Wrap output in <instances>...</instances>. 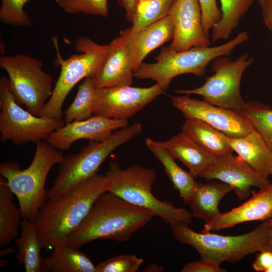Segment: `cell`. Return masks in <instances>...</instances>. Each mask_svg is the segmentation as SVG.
I'll list each match as a JSON object with an SVG mask.
<instances>
[{
    "label": "cell",
    "mask_w": 272,
    "mask_h": 272,
    "mask_svg": "<svg viewBox=\"0 0 272 272\" xmlns=\"http://www.w3.org/2000/svg\"><path fill=\"white\" fill-rule=\"evenodd\" d=\"M272 215V182L267 186L252 191V196L240 206L221 213L212 221L206 222L204 231H218L231 228L244 222L265 221Z\"/></svg>",
    "instance_id": "cell-18"
},
{
    "label": "cell",
    "mask_w": 272,
    "mask_h": 272,
    "mask_svg": "<svg viewBox=\"0 0 272 272\" xmlns=\"http://www.w3.org/2000/svg\"><path fill=\"white\" fill-rule=\"evenodd\" d=\"M20 228V237L15 239L18 262L24 265L26 272H44L40 253L43 248L37 236L36 221L23 218Z\"/></svg>",
    "instance_id": "cell-25"
},
{
    "label": "cell",
    "mask_w": 272,
    "mask_h": 272,
    "mask_svg": "<svg viewBox=\"0 0 272 272\" xmlns=\"http://www.w3.org/2000/svg\"><path fill=\"white\" fill-rule=\"evenodd\" d=\"M148 148L163 166L173 187L178 190L184 203L187 204L197 182L189 171L182 169L175 159L159 143L150 138L145 139Z\"/></svg>",
    "instance_id": "cell-23"
},
{
    "label": "cell",
    "mask_w": 272,
    "mask_h": 272,
    "mask_svg": "<svg viewBox=\"0 0 272 272\" xmlns=\"http://www.w3.org/2000/svg\"><path fill=\"white\" fill-rule=\"evenodd\" d=\"M163 92L157 84L144 88L127 85L96 88L93 115L127 120Z\"/></svg>",
    "instance_id": "cell-12"
},
{
    "label": "cell",
    "mask_w": 272,
    "mask_h": 272,
    "mask_svg": "<svg viewBox=\"0 0 272 272\" xmlns=\"http://www.w3.org/2000/svg\"><path fill=\"white\" fill-rule=\"evenodd\" d=\"M105 176L107 191L150 211L165 222L191 224L193 217L190 212L177 208L170 201L160 200L154 195L153 186L156 179L155 169L140 165L122 169L117 163L111 162Z\"/></svg>",
    "instance_id": "cell-5"
},
{
    "label": "cell",
    "mask_w": 272,
    "mask_h": 272,
    "mask_svg": "<svg viewBox=\"0 0 272 272\" xmlns=\"http://www.w3.org/2000/svg\"><path fill=\"white\" fill-rule=\"evenodd\" d=\"M75 48L80 53L63 59L56 47V63L60 66V73L41 116L62 119V107L67 95L79 82L92 77L98 71L105 57L107 44L100 45L82 36L77 39Z\"/></svg>",
    "instance_id": "cell-8"
},
{
    "label": "cell",
    "mask_w": 272,
    "mask_h": 272,
    "mask_svg": "<svg viewBox=\"0 0 272 272\" xmlns=\"http://www.w3.org/2000/svg\"><path fill=\"white\" fill-rule=\"evenodd\" d=\"M259 4H261L264 0H257Z\"/></svg>",
    "instance_id": "cell-44"
},
{
    "label": "cell",
    "mask_w": 272,
    "mask_h": 272,
    "mask_svg": "<svg viewBox=\"0 0 272 272\" xmlns=\"http://www.w3.org/2000/svg\"><path fill=\"white\" fill-rule=\"evenodd\" d=\"M267 221L268 225V235L265 249L268 250L272 252V215Z\"/></svg>",
    "instance_id": "cell-40"
},
{
    "label": "cell",
    "mask_w": 272,
    "mask_h": 272,
    "mask_svg": "<svg viewBox=\"0 0 272 272\" xmlns=\"http://www.w3.org/2000/svg\"><path fill=\"white\" fill-rule=\"evenodd\" d=\"M64 244L43 258L44 272H96V265L83 252Z\"/></svg>",
    "instance_id": "cell-26"
},
{
    "label": "cell",
    "mask_w": 272,
    "mask_h": 272,
    "mask_svg": "<svg viewBox=\"0 0 272 272\" xmlns=\"http://www.w3.org/2000/svg\"><path fill=\"white\" fill-rule=\"evenodd\" d=\"M154 216L150 211L105 191L97 198L85 220L65 244L79 249L100 239L124 242Z\"/></svg>",
    "instance_id": "cell-2"
},
{
    "label": "cell",
    "mask_w": 272,
    "mask_h": 272,
    "mask_svg": "<svg viewBox=\"0 0 272 272\" xmlns=\"http://www.w3.org/2000/svg\"><path fill=\"white\" fill-rule=\"evenodd\" d=\"M250 121L272 152V108L255 100L247 102L240 111Z\"/></svg>",
    "instance_id": "cell-31"
},
{
    "label": "cell",
    "mask_w": 272,
    "mask_h": 272,
    "mask_svg": "<svg viewBox=\"0 0 272 272\" xmlns=\"http://www.w3.org/2000/svg\"><path fill=\"white\" fill-rule=\"evenodd\" d=\"M248 39V33L243 31L228 42L214 47H194L183 51L164 47L154 58L155 62L141 63L133 77L152 79L164 91L176 76L184 74L203 76L210 62L219 56H230L237 46Z\"/></svg>",
    "instance_id": "cell-6"
},
{
    "label": "cell",
    "mask_w": 272,
    "mask_h": 272,
    "mask_svg": "<svg viewBox=\"0 0 272 272\" xmlns=\"http://www.w3.org/2000/svg\"><path fill=\"white\" fill-rule=\"evenodd\" d=\"M143 1V0H134L135 3L139 2L140 1Z\"/></svg>",
    "instance_id": "cell-45"
},
{
    "label": "cell",
    "mask_w": 272,
    "mask_h": 272,
    "mask_svg": "<svg viewBox=\"0 0 272 272\" xmlns=\"http://www.w3.org/2000/svg\"><path fill=\"white\" fill-rule=\"evenodd\" d=\"M202 15V25L205 31H209L219 23L222 18L221 10L218 8L216 0H199Z\"/></svg>",
    "instance_id": "cell-35"
},
{
    "label": "cell",
    "mask_w": 272,
    "mask_h": 272,
    "mask_svg": "<svg viewBox=\"0 0 272 272\" xmlns=\"http://www.w3.org/2000/svg\"><path fill=\"white\" fill-rule=\"evenodd\" d=\"M66 13L71 14H85L107 17L108 0H55Z\"/></svg>",
    "instance_id": "cell-33"
},
{
    "label": "cell",
    "mask_w": 272,
    "mask_h": 272,
    "mask_svg": "<svg viewBox=\"0 0 272 272\" xmlns=\"http://www.w3.org/2000/svg\"><path fill=\"white\" fill-rule=\"evenodd\" d=\"M260 5L264 22L272 33V0H264Z\"/></svg>",
    "instance_id": "cell-38"
},
{
    "label": "cell",
    "mask_w": 272,
    "mask_h": 272,
    "mask_svg": "<svg viewBox=\"0 0 272 272\" xmlns=\"http://www.w3.org/2000/svg\"><path fill=\"white\" fill-rule=\"evenodd\" d=\"M16 252V250L12 247H7L4 249H3L0 252V256H3L5 255L12 254Z\"/></svg>",
    "instance_id": "cell-42"
},
{
    "label": "cell",
    "mask_w": 272,
    "mask_h": 272,
    "mask_svg": "<svg viewBox=\"0 0 272 272\" xmlns=\"http://www.w3.org/2000/svg\"><path fill=\"white\" fill-rule=\"evenodd\" d=\"M134 71L133 57L127 39L120 34L107 44L104 59L91 78L96 88L129 86Z\"/></svg>",
    "instance_id": "cell-17"
},
{
    "label": "cell",
    "mask_w": 272,
    "mask_h": 272,
    "mask_svg": "<svg viewBox=\"0 0 272 272\" xmlns=\"http://www.w3.org/2000/svg\"><path fill=\"white\" fill-rule=\"evenodd\" d=\"M199 177L218 179L229 185L240 199L249 196L251 187L261 189L270 183L268 178L259 175L241 157L233 154L217 157L214 163Z\"/></svg>",
    "instance_id": "cell-15"
},
{
    "label": "cell",
    "mask_w": 272,
    "mask_h": 272,
    "mask_svg": "<svg viewBox=\"0 0 272 272\" xmlns=\"http://www.w3.org/2000/svg\"><path fill=\"white\" fill-rule=\"evenodd\" d=\"M227 140L240 157L262 177L268 178L272 173V152L260 134L253 129L240 137Z\"/></svg>",
    "instance_id": "cell-21"
},
{
    "label": "cell",
    "mask_w": 272,
    "mask_h": 272,
    "mask_svg": "<svg viewBox=\"0 0 272 272\" xmlns=\"http://www.w3.org/2000/svg\"><path fill=\"white\" fill-rule=\"evenodd\" d=\"M168 15L174 26V34L169 48L183 51L194 47L210 45L209 34L204 30L199 0H175Z\"/></svg>",
    "instance_id": "cell-14"
},
{
    "label": "cell",
    "mask_w": 272,
    "mask_h": 272,
    "mask_svg": "<svg viewBox=\"0 0 272 272\" xmlns=\"http://www.w3.org/2000/svg\"><path fill=\"white\" fill-rule=\"evenodd\" d=\"M0 140H9L14 145L47 140L55 130L63 126L62 119H55L33 114L23 109L16 102L10 88L9 79H0Z\"/></svg>",
    "instance_id": "cell-10"
},
{
    "label": "cell",
    "mask_w": 272,
    "mask_h": 272,
    "mask_svg": "<svg viewBox=\"0 0 272 272\" xmlns=\"http://www.w3.org/2000/svg\"><path fill=\"white\" fill-rule=\"evenodd\" d=\"M175 0H143L135 3L132 26L126 29L132 33L167 16Z\"/></svg>",
    "instance_id": "cell-29"
},
{
    "label": "cell",
    "mask_w": 272,
    "mask_h": 272,
    "mask_svg": "<svg viewBox=\"0 0 272 272\" xmlns=\"http://www.w3.org/2000/svg\"><path fill=\"white\" fill-rule=\"evenodd\" d=\"M142 131L140 123L114 131L102 142L90 141L75 154L63 156L57 175L47 192V199L57 196L96 175L108 156Z\"/></svg>",
    "instance_id": "cell-7"
},
{
    "label": "cell",
    "mask_w": 272,
    "mask_h": 272,
    "mask_svg": "<svg viewBox=\"0 0 272 272\" xmlns=\"http://www.w3.org/2000/svg\"><path fill=\"white\" fill-rule=\"evenodd\" d=\"M128 124L127 120L93 115L85 120L65 123L53 131L46 141L57 150H67L74 142L81 139L103 141Z\"/></svg>",
    "instance_id": "cell-16"
},
{
    "label": "cell",
    "mask_w": 272,
    "mask_h": 272,
    "mask_svg": "<svg viewBox=\"0 0 272 272\" xmlns=\"http://www.w3.org/2000/svg\"><path fill=\"white\" fill-rule=\"evenodd\" d=\"M172 104L185 119L200 120L231 138L245 135L254 129L249 120L239 111L222 108L189 95L171 97Z\"/></svg>",
    "instance_id": "cell-13"
},
{
    "label": "cell",
    "mask_w": 272,
    "mask_h": 272,
    "mask_svg": "<svg viewBox=\"0 0 272 272\" xmlns=\"http://www.w3.org/2000/svg\"><path fill=\"white\" fill-rule=\"evenodd\" d=\"M255 0H220L222 18L212 30L213 42L227 39Z\"/></svg>",
    "instance_id": "cell-28"
},
{
    "label": "cell",
    "mask_w": 272,
    "mask_h": 272,
    "mask_svg": "<svg viewBox=\"0 0 272 272\" xmlns=\"http://www.w3.org/2000/svg\"><path fill=\"white\" fill-rule=\"evenodd\" d=\"M0 67L8 75L9 88L16 102L41 116L53 90V79L44 71L43 62L23 53L3 55Z\"/></svg>",
    "instance_id": "cell-9"
},
{
    "label": "cell",
    "mask_w": 272,
    "mask_h": 272,
    "mask_svg": "<svg viewBox=\"0 0 272 272\" xmlns=\"http://www.w3.org/2000/svg\"><path fill=\"white\" fill-rule=\"evenodd\" d=\"M118 1L125 11L126 19L131 23L135 5L134 0H118Z\"/></svg>",
    "instance_id": "cell-39"
},
{
    "label": "cell",
    "mask_w": 272,
    "mask_h": 272,
    "mask_svg": "<svg viewBox=\"0 0 272 272\" xmlns=\"http://www.w3.org/2000/svg\"><path fill=\"white\" fill-rule=\"evenodd\" d=\"M159 143L175 159L180 160L185 165L195 178L200 177L217 158L204 150L182 131L170 139Z\"/></svg>",
    "instance_id": "cell-20"
},
{
    "label": "cell",
    "mask_w": 272,
    "mask_h": 272,
    "mask_svg": "<svg viewBox=\"0 0 272 272\" xmlns=\"http://www.w3.org/2000/svg\"><path fill=\"white\" fill-rule=\"evenodd\" d=\"M267 272H272V266L268 268V269L267 270Z\"/></svg>",
    "instance_id": "cell-43"
},
{
    "label": "cell",
    "mask_w": 272,
    "mask_h": 272,
    "mask_svg": "<svg viewBox=\"0 0 272 272\" xmlns=\"http://www.w3.org/2000/svg\"><path fill=\"white\" fill-rule=\"evenodd\" d=\"M233 188L225 183L197 182L187 203L193 217L210 222L221 213L219 203Z\"/></svg>",
    "instance_id": "cell-22"
},
{
    "label": "cell",
    "mask_w": 272,
    "mask_h": 272,
    "mask_svg": "<svg viewBox=\"0 0 272 272\" xmlns=\"http://www.w3.org/2000/svg\"><path fill=\"white\" fill-rule=\"evenodd\" d=\"M170 225L175 238L193 247L200 260L220 264L225 261L238 262L249 254L264 249L268 239L267 220L252 231L237 236H223L204 231L197 233L189 224L181 222Z\"/></svg>",
    "instance_id": "cell-4"
},
{
    "label": "cell",
    "mask_w": 272,
    "mask_h": 272,
    "mask_svg": "<svg viewBox=\"0 0 272 272\" xmlns=\"http://www.w3.org/2000/svg\"><path fill=\"white\" fill-rule=\"evenodd\" d=\"M272 266V252L264 249L258 252L252 263V267L257 271L267 272Z\"/></svg>",
    "instance_id": "cell-37"
},
{
    "label": "cell",
    "mask_w": 272,
    "mask_h": 272,
    "mask_svg": "<svg viewBox=\"0 0 272 272\" xmlns=\"http://www.w3.org/2000/svg\"><path fill=\"white\" fill-rule=\"evenodd\" d=\"M96 89L91 77L84 79L74 101L64 112L65 123L85 120L93 115Z\"/></svg>",
    "instance_id": "cell-30"
},
{
    "label": "cell",
    "mask_w": 272,
    "mask_h": 272,
    "mask_svg": "<svg viewBox=\"0 0 272 272\" xmlns=\"http://www.w3.org/2000/svg\"><path fill=\"white\" fill-rule=\"evenodd\" d=\"M63 158L61 151L44 140L36 144L34 158L26 169H22L14 161L1 163L0 174L17 197L22 218L36 220L38 211L47 199L45 185L47 175Z\"/></svg>",
    "instance_id": "cell-3"
},
{
    "label": "cell",
    "mask_w": 272,
    "mask_h": 272,
    "mask_svg": "<svg viewBox=\"0 0 272 272\" xmlns=\"http://www.w3.org/2000/svg\"><path fill=\"white\" fill-rule=\"evenodd\" d=\"M144 260L133 254L111 257L96 265V272H136Z\"/></svg>",
    "instance_id": "cell-34"
},
{
    "label": "cell",
    "mask_w": 272,
    "mask_h": 272,
    "mask_svg": "<svg viewBox=\"0 0 272 272\" xmlns=\"http://www.w3.org/2000/svg\"><path fill=\"white\" fill-rule=\"evenodd\" d=\"M228 57L219 56L212 61V70L215 73L206 77L201 86L192 89L177 90L175 93L200 95L208 103L240 112L246 103L240 93L242 77L254 58L247 53L241 54L234 61Z\"/></svg>",
    "instance_id": "cell-11"
},
{
    "label": "cell",
    "mask_w": 272,
    "mask_h": 272,
    "mask_svg": "<svg viewBox=\"0 0 272 272\" xmlns=\"http://www.w3.org/2000/svg\"><path fill=\"white\" fill-rule=\"evenodd\" d=\"M14 193L5 178L0 177V246L5 247L16 239L20 227L21 211L14 201Z\"/></svg>",
    "instance_id": "cell-27"
},
{
    "label": "cell",
    "mask_w": 272,
    "mask_h": 272,
    "mask_svg": "<svg viewBox=\"0 0 272 272\" xmlns=\"http://www.w3.org/2000/svg\"><path fill=\"white\" fill-rule=\"evenodd\" d=\"M271 175H272V173H271Z\"/></svg>",
    "instance_id": "cell-46"
},
{
    "label": "cell",
    "mask_w": 272,
    "mask_h": 272,
    "mask_svg": "<svg viewBox=\"0 0 272 272\" xmlns=\"http://www.w3.org/2000/svg\"><path fill=\"white\" fill-rule=\"evenodd\" d=\"M120 34L127 39L135 71L151 51L166 42L172 40L174 26L171 17L167 15L135 32L130 33L125 30Z\"/></svg>",
    "instance_id": "cell-19"
},
{
    "label": "cell",
    "mask_w": 272,
    "mask_h": 272,
    "mask_svg": "<svg viewBox=\"0 0 272 272\" xmlns=\"http://www.w3.org/2000/svg\"><path fill=\"white\" fill-rule=\"evenodd\" d=\"M105 175L96 174L69 191L46 199L36 219L37 236L46 251L65 244L79 228L97 198L107 191Z\"/></svg>",
    "instance_id": "cell-1"
},
{
    "label": "cell",
    "mask_w": 272,
    "mask_h": 272,
    "mask_svg": "<svg viewBox=\"0 0 272 272\" xmlns=\"http://www.w3.org/2000/svg\"><path fill=\"white\" fill-rule=\"evenodd\" d=\"M181 272H225L220 264L202 261H193L186 263Z\"/></svg>",
    "instance_id": "cell-36"
},
{
    "label": "cell",
    "mask_w": 272,
    "mask_h": 272,
    "mask_svg": "<svg viewBox=\"0 0 272 272\" xmlns=\"http://www.w3.org/2000/svg\"><path fill=\"white\" fill-rule=\"evenodd\" d=\"M164 270V267L161 265H159L156 263L149 264L145 267L143 269V271L148 272H159Z\"/></svg>",
    "instance_id": "cell-41"
},
{
    "label": "cell",
    "mask_w": 272,
    "mask_h": 272,
    "mask_svg": "<svg viewBox=\"0 0 272 272\" xmlns=\"http://www.w3.org/2000/svg\"><path fill=\"white\" fill-rule=\"evenodd\" d=\"M29 0H1L0 21L14 27H29L31 22L24 7ZM55 1V0H54Z\"/></svg>",
    "instance_id": "cell-32"
},
{
    "label": "cell",
    "mask_w": 272,
    "mask_h": 272,
    "mask_svg": "<svg viewBox=\"0 0 272 272\" xmlns=\"http://www.w3.org/2000/svg\"><path fill=\"white\" fill-rule=\"evenodd\" d=\"M185 119L182 131L206 152L217 157L233 154L234 151L223 132L200 120Z\"/></svg>",
    "instance_id": "cell-24"
}]
</instances>
